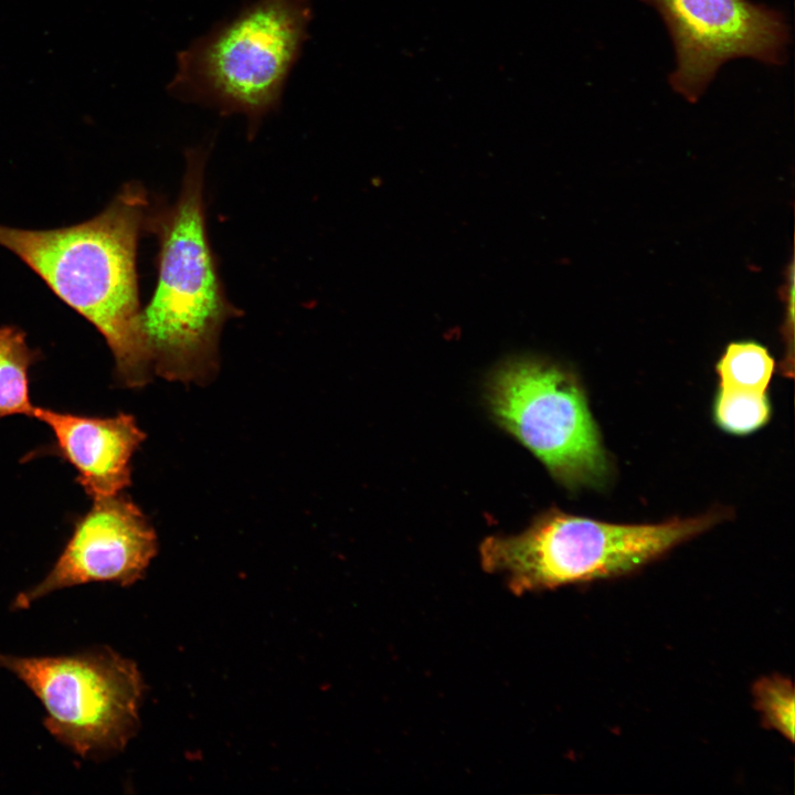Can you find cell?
Masks as SVG:
<instances>
[{
    "instance_id": "obj_2",
    "label": "cell",
    "mask_w": 795,
    "mask_h": 795,
    "mask_svg": "<svg viewBox=\"0 0 795 795\" xmlns=\"http://www.w3.org/2000/svg\"><path fill=\"white\" fill-rule=\"evenodd\" d=\"M208 153L204 146L188 149L177 200L150 204L145 229L158 242L157 282L141 309L153 373L201 385L219 370L224 324L240 315L225 295L206 231Z\"/></svg>"
},
{
    "instance_id": "obj_6",
    "label": "cell",
    "mask_w": 795,
    "mask_h": 795,
    "mask_svg": "<svg viewBox=\"0 0 795 795\" xmlns=\"http://www.w3.org/2000/svg\"><path fill=\"white\" fill-rule=\"evenodd\" d=\"M0 667L42 702L46 730L84 759L121 751L139 727L141 675L132 660L108 647L62 656L0 654Z\"/></svg>"
},
{
    "instance_id": "obj_5",
    "label": "cell",
    "mask_w": 795,
    "mask_h": 795,
    "mask_svg": "<svg viewBox=\"0 0 795 795\" xmlns=\"http://www.w3.org/2000/svg\"><path fill=\"white\" fill-rule=\"evenodd\" d=\"M495 421L533 453L570 489L602 487L611 463L579 380L560 364L517 357L487 382Z\"/></svg>"
},
{
    "instance_id": "obj_4",
    "label": "cell",
    "mask_w": 795,
    "mask_h": 795,
    "mask_svg": "<svg viewBox=\"0 0 795 795\" xmlns=\"http://www.w3.org/2000/svg\"><path fill=\"white\" fill-rule=\"evenodd\" d=\"M723 511L655 524H618L565 513L540 515L519 534L480 544L485 571L504 574L515 594L629 574L723 519Z\"/></svg>"
},
{
    "instance_id": "obj_3",
    "label": "cell",
    "mask_w": 795,
    "mask_h": 795,
    "mask_svg": "<svg viewBox=\"0 0 795 795\" xmlns=\"http://www.w3.org/2000/svg\"><path fill=\"white\" fill-rule=\"evenodd\" d=\"M312 20L310 0H253L177 54L170 96L243 115L255 136L282 104Z\"/></svg>"
},
{
    "instance_id": "obj_12",
    "label": "cell",
    "mask_w": 795,
    "mask_h": 795,
    "mask_svg": "<svg viewBox=\"0 0 795 795\" xmlns=\"http://www.w3.org/2000/svg\"><path fill=\"white\" fill-rule=\"evenodd\" d=\"M713 415L723 431L735 435L750 434L768 422L770 399L766 392L720 386L714 399Z\"/></svg>"
},
{
    "instance_id": "obj_9",
    "label": "cell",
    "mask_w": 795,
    "mask_h": 795,
    "mask_svg": "<svg viewBox=\"0 0 795 795\" xmlns=\"http://www.w3.org/2000/svg\"><path fill=\"white\" fill-rule=\"evenodd\" d=\"M32 416L50 427L56 452L93 500L130 485L131 457L146 437L132 415L84 416L34 406Z\"/></svg>"
},
{
    "instance_id": "obj_13",
    "label": "cell",
    "mask_w": 795,
    "mask_h": 795,
    "mask_svg": "<svg viewBox=\"0 0 795 795\" xmlns=\"http://www.w3.org/2000/svg\"><path fill=\"white\" fill-rule=\"evenodd\" d=\"M752 695L762 723L793 743L795 696L792 681L780 675L763 677L753 685Z\"/></svg>"
},
{
    "instance_id": "obj_1",
    "label": "cell",
    "mask_w": 795,
    "mask_h": 795,
    "mask_svg": "<svg viewBox=\"0 0 795 795\" xmlns=\"http://www.w3.org/2000/svg\"><path fill=\"white\" fill-rule=\"evenodd\" d=\"M150 204L146 189L129 182L86 222L44 231L0 225V245L102 333L114 356L116 378L127 388L144 386L153 374L136 263Z\"/></svg>"
},
{
    "instance_id": "obj_7",
    "label": "cell",
    "mask_w": 795,
    "mask_h": 795,
    "mask_svg": "<svg viewBox=\"0 0 795 795\" xmlns=\"http://www.w3.org/2000/svg\"><path fill=\"white\" fill-rule=\"evenodd\" d=\"M661 17L672 41L671 88L697 102L730 60L785 62L789 28L784 14L750 0H643Z\"/></svg>"
},
{
    "instance_id": "obj_8",
    "label": "cell",
    "mask_w": 795,
    "mask_h": 795,
    "mask_svg": "<svg viewBox=\"0 0 795 795\" xmlns=\"http://www.w3.org/2000/svg\"><path fill=\"white\" fill-rule=\"evenodd\" d=\"M157 550L155 529L132 500L123 492L94 499L51 571L18 594L12 608H28L52 592L91 582L134 584Z\"/></svg>"
},
{
    "instance_id": "obj_11",
    "label": "cell",
    "mask_w": 795,
    "mask_h": 795,
    "mask_svg": "<svg viewBox=\"0 0 795 795\" xmlns=\"http://www.w3.org/2000/svg\"><path fill=\"white\" fill-rule=\"evenodd\" d=\"M774 365V359L762 344L754 341H735L727 347L716 370L720 378V386L766 392Z\"/></svg>"
},
{
    "instance_id": "obj_10",
    "label": "cell",
    "mask_w": 795,
    "mask_h": 795,
    "mask_svg": "<svg viewBox=\"0 0 795 795\" xmlns=\"http://www.w3.org/2000/svg\"><path fill=\"white\" fill-rule=\"evenodd\" d=\"M38 359L23 331L0 328V418L11 415L32 416L34 405L29 393V368Z\"/></svg>"
}]
</instances>
